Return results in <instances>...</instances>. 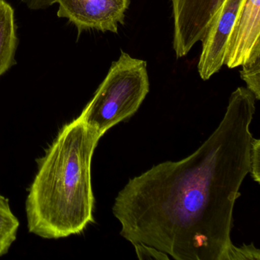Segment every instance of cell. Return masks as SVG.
Listing matches in <instances>:
<instances>
[{"instance_id": "9", "label": "cell", "mask_w": 260, "mask_h": 260, "mask_svg": "<svg viewBox=\"0 0 260 260\" xmlns=\"http://www.w3.org/2000/svg\"><path fill=\"white\" fill-rule=\"evenodd\" d=\"M20 223L10 208V201L0 194V257L8 253L16 241Z\"/></svg>"}, {"instance_id": "4", "label": "cell", "mask_w": 260, "mask_h": 260, "mask_svg": "<svg viewBox=\"0 0 260 260\" xmlns=\"http://www.w3.org/2000/svg\"><path fill=\"white\" fill-rule=\"evenodd\" d=\"M58 4L57 17L66 19L83 31L96 30L118 34V25H124L130 0H54Z\"/></svg>"}, {"instance_id": "2", "label": "cell", "mask_w": 260, "mask_h": 260, "mask_svg": "<svg viewBox=\"0 0 260 260\" xmlns=\"http://www.w3.org/2000/svg\"><path fill=\"white\" fill-rule=\"evenodd\" d=\"M101 135L80 118L59 131L28 188V231L48 240L80 234L94 222L92 156Z\"/></svg>"}, {"instance_id": "14", "label": "cell", "mask_w": 260, "mask_h": 260, "mask_svg": "<svg viewBox=\"0 0 260 260\" xmlns=\"http://www.w3.org/2000/svg\"><path fill=\"white\" fill-rule=\"evenodd\" d=\"M31 10H46L55 4L54 0H20Z\"/></svg>"}, {"instance_id": "8", "label": "cell", "mask_w": 260, "mask_h": 260, "mask_svg": "<svg viewBox=\"0 0 260 260\" xmlns=\"http://www.w3.org/2000/svg\"><path fill=\"white\" fill-rule=\"evenodd\" d=\"M18 42L14 9L0 0V77L16 64Z\"/></svg>"}, {"instance_id": "5", "label": "cell", "mask_w": 260, "mask_h": 260, "mask_svg": "<svg viewBox=\"0 0 260 260\" xmlns=\"http://www.w3.org/2000/svg\"><path fill=\"white\" fill-rule=\"evenodd\" d=\"M173 46L177 58L185 57L201 42L216 12L224 0H171Z\"/></svg>"}, {"instance_id": "6", "label": "cell", "mask_w": 260, "mask_h": 260, "mask_svg": "<svg viewBox=\"0 0 260 260\" xmlns=\"http://www.w3.org/2000/svg\"><path fill=\"white\" fill-rule=\"evenodd\" d=\"M260 58V0H242L226 45L230 69Z\"/></svg>"}, {"instance_id": "1", "label": "cell", "mask_w": 260, "mask_h": 260, "mask_svg": "<svg viewBox=\"0 0 260 260\" xmlns=\"http://www.w3.org/2000/svg\"><path fill=\"white\" fill-rule=\"evenodd\" d=\"M255 100L247 88H237L223 119L194 153L129 180L112 208L124 239L173 259L231 260L234 205L250 169Z\"/></svg>"}, {"instance_id": "10", "label": "cell", "mask_w": 260, "mask_h": 260, "mask_svg": "<svg viewBox=\"0 0 260 260\" xmlns=\"http://www.w3.org/2000/svg\"><path fill=\"white\" fill-rule=\"evenodd\" d=\"M240 77L246 83L247 89L253 94L255 100H260V58L242 65Z\"/></svg>"}, {"instance_id": "12", "label": "cell", "mask_w": 260, "mask_h": 260, "mask_svg": "<svg viewBox=\"0 0 260 260\" xmlns=\"http://www.w3.org/2000/svg\"><path fill=\"white\" fill-rule=\"evenodd\" d=\"M260 259L259 249L253 244L243 245L241 247L234 246L231 254V260Z\"/></svg>"}, {"instance_id": "7", "label": "cell", "mask_w": 260, "mask_h": 260, "mask_svg": "<svg viewBox=\"0 0 260 260\" xmlns=\"http://www.w3.org/2000/svg\"><path fill=\"white\" fill-rule=\"evenodd\" d=\"M241 2L242 0H224L201 40L202 49L198 72L205 81L224 65L226 45Z\"/></svg>"}, {"instance_id": "3", "label": "cell", "mask_w": 260, "mask_h": 260, "mask_svg": "<svg viewBox=\"0 0 260 260\" xmlns=\"http://www.w3.org/2000/svg\"><path fill=\"white\" fill-rule=\"evenodd\" d=\"M149 91L147 62L121 51L80 117L103 137L111 127L132 116Z\"/></svg>"}, {"instance_id": "13", "label": "cell", "mask_w": 260, "mask_h": 260, "mask_svg": "<svg viewBox=\"0 0 260 260\" xmlns=\"http://www.w3.org/2000/svg\"><path fill=\"white\" fill-rule=\"evenodd\" d=\"M134 246L140 259H170V257L167 254L152 246L141 243L135 244Z\"/></svg>"}, {"instance_id": "11", "label": "cell", "mask_w": 260, "mask_h": 260, "mask_svg": "<svg viewBox=\"0 0 260 260\" xmlns=\"http://www.w3.org/2000/svg\"><path fill=\"white\" fill-rule=\"evenodd\" d=\"M260 140L252 138L251 140L250 151H249V173L255 182L260 181Z\"/></svg>"}]
</instances>
